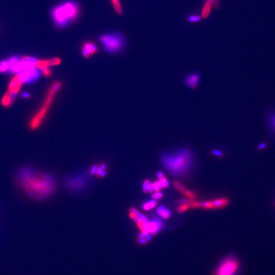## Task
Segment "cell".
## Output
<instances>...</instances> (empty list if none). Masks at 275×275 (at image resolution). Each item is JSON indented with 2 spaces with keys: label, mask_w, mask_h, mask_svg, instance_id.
<instances>
[{
  "label": "cell",
  "mask_w": 275,
  "mask_h": 275,
  "mask_svg": "<svg viewBox=\"0 0 275 275\" xmlns=\"http://www.w3.org/2000/svg\"><path fill=\"white\" fill-rule=\"evenodd\" d=\"M19 175L21 187L32 198L42 199L52 191V180L46 175L23 169Z\"/></svg>",
  "instance_id": "1"
},
{
  "label": "cell",
  "mask_w": 275,
  "mask_h": 275,
  "mask_svg": "<svg viewBox=\"0 0 275 275\" xmlns=\"http://www.w3.org/2000/svg\"><path fill=\"white\" fill-rule=\"evenodd\" d=\"M164 167L174 176L187 172L192 163V154L187 148H180L170 153H164L161 157Z\"/></svg>",
  "instance_id": "2"
},
{
  "label": "cell",
  "mask_w": 275,
  "mask_h": 275,
  "mask_svg": "<svg viewBox=\"0 0 275 275\" xmlns=\"http://www.w3.org/2000/svg\"><path fill=\"white\" fill-rule=\"evenodd\" d=\"M79 14V5L74 0L63 2L54 7L51 11L53 21L59 29L66 28L78 19Z\"/></svg>",
  "instance_id": "3"
},
{
  "label": "cell",
  "mask_w": 275,
  "mask_h": 275,
  "mask_svg": "<svg viewBox=\"0 0 275 275\" xmlns=\"http://www.w3.org/2000/svg\"><path fill=\"white\" fill-rule=\"evenodd\" d=\"M61 83L60 81H56L50 87L43 106L30 122V127L32 129H35L38 128L47 115V112L52 103V101L61 89Z\"/></svg>",
  "instance_id": "4"
},
{
  "label": "cell",
  "mask_w": 275,
  "mask_h": 275,
  "mask_svg": "<svg viewBox=\"0 0 275 275\" xmlns=\"http://www.w3.org/2000/svg\"><path fill=\"white\" fill-rule=\"evenodd\" d=\"M99 40L104 49L110 53L120 51L125 43L124 35L118 32L102 34L99 37Z\"/></svg>",
  "instance_id": "5"
},
{
  "label": "cell",
  "mask_w": 275,
  "mask_h": 275,
  "mask_svg": "<svg viewBox=\"0 0 275 275\" xmlns=\"http://www.w3.org/2000/svg\"><path fill=\"white\" fill-rule=\"evenodd\" d=\"M239 264L236 258L229 257L224 259L216 269L214 275H236Z\"/></svg>",
  "instance_id": "6"
},
{
  "label": "cell",
  "mask_w": 275,
  "mask_h": 275,
  "mask_svg": "<svg viewBox=\"0 0 275 275\" xmlns=\"http://www.w3.org/2000/svg\"><path fill=\"white\" fill-rule=\"evenodd\" d=\"M228 200L226 198H221L204 202H196L194 200H189L187 204L190 207H201L203 209H219L224 207L228 204Z\"/></svg>",
  "instance_id": "7"
},
{
  "label": "cell",
  "mask_w": 275,
  "mask_h": 275,
  "mask_svg": "<svg viewBox=\"0 0 275 275\" xmlns=\"http://www.w3.org/2000/svg\"><path fill=\"white\" fill-rule=\"evenodd\" d=\"M25 82H26V80L22 72L17 74L9 83L7 92L11 95H16L20 91L22 84Z\"/></svg>",
  "instance_id": "8"
},
{
  "label": "cell",
  "mask_w": 275,
  "mask_h": 275,
  "mask_svg": "<svg viewBox=\"0 0 275 275\" xmlns=\"http://www.w3.org/2000/svg\"><path fill=\"white\" fill-rule=\"evenodd\" d=\"M163 227V222L159 218H154L151 221H148L146 224L145 230L148 234L152 235L157 234Z\"/></svg>",
  "instance_id": "9"
},
{
  "label": "cell",
  "mask_w": 275,
  "mask_h": 275,
  "mask_svg": "<svg viewBox=\"0 0 275 275\" xmlns=\"http://www.w3.org/2000/svg\"><path fill=\"white\" fill-rule=\"evenodd\" d=\"M200 79V74L198 72H194L187 75L184 79L183 83L188 88L196 89L198 86Z\"/></svg>",
  "instance_id": "10"
},
{
  "label": "cell",
  "mask_w": 275,
  "mask_h": 275,
  "mask_svg": "<svg viewBox=\"0 0 275 275\" xmlns=\"http://www.w3.org/2000/svg\"><path fill=\"white\" fill-rule=\"evenodd\" d=\"M98 48L97 45L92 41H87L83 44L81 52L85 58H89L91 56L97 54Z\"/></svg>",
  "instance_id": "11"
},
{
  "label": "cell",
  "mask_w": 275,
  "mask_h": 275,
  "mask_svg": "<svg viewBox=\"0 0 275 275\" xmlns=\"http://www.w3.org/2000/svg\"><path fill=\"white\" fill-rule=\"evenodd\" d=\"M218 0H206L202 9L201 16L203 19H207L211 13L213 6L218 5Z\"/></svg>",
  "instance_id": "12"
},
{
  "label": "cell",
  "mask_w": 275,
  "mask_h": 275,
  "mask_svg": "<svg viewBox=\"0 0 275 275\" xmlns=\"http://www.w3.org/2000/svg\"><path fill=\"white\" fill-rule=\"evenodd\" d=\"M173 186L176 190L180 192V193H183L185 196L189 198L190 200H194L196 198L195 194L193 192L186 189V187L178 181H175L173 183Z\"/></svg>",
  "instance_id": "13"
},
{
  "label": "cell",
  "mask_w": 275,
  "mask_h": 275,
  "mask_svg": "<svg viewBox=\"0 0 275 275\" xmlns=\"http://www.w3.org/2000/svg\"><path fill=\"white\" fill-rule=\"evenodd\" d=\"M51 66L50 60H38L36 59L35 63V66L37 68H39L41 70L49 68Z\"/></svg>",
  "instance_id": "14"
},
{
  "label": "cell",
  "mask_w": 275,
  "mask_h": 275,
  "mask_svg": "<svg viewBox=\"0 0 275 275\" xmlns=\"http://www.w3.org/2000/svg\"><path fill=\"white\" fill-rule=\"evenodd\" d=\"M12 102H13L12 95L9 93L8 92L5 94L2 99V105L5 107H8L12 105Z\"/></svg>",
  "instance_id": "15"
},
{
  "label": "cell",
  "mask_w": 275,
  "mask_h": 275,
  "mask_svg": "<svg viewBox=\"0 0 275 275\" xmlns=\"http://www.w3.org/2000/svg\"><path fill=\"white\" fill-rule=\"evenodd\" d=\"M157 213L159 216L163 217L165 219H168L171 214L170 211L163 206H160L157 209Z\"/></svg>",
  "instance_id": "16"
},
{
  "label": "cell",
  "mask_w": 275,
  "mask_h": 275,
  "mask_svg": "<svg viewBox=\"0 0 275 275\" xmlns=\"http://www.w3.org/2000/svg\"><path fill=\"white\" fill-rule=\"evenodd\" d=\"M110 1L117 14L118 16H121L123 13V10H122V6L121 5L120 1V0H110Z\"/></svg>",
  "instance_id": "17"
},
{
  "label": "cell",
  "mask_w": 275,
  "mask_h": 275,
  "mask_svg": "<svg viewBox=\"0 0 275 275\" xmlns=\"http://www.w3.org/2000/svg\"><path fill=\"white\" fill-rule=\"evenodd\" d=\"M157 176L159 178V181L162 184V187L163 188H167L169 186V182L166 177H165L164 175L162 172H159L157 174Z\"/></svg>",
  "instance_id": "18"
},
{
  "label": "cell",
  "mask_w": 275,
  "mask_h": 275,
  "mask_svg": "<svg viewBox=\"0 0 275 275\" xmlns=\"http://www.w3.org/2000/svg\"><path fill=\"white\" fill-rule=\"evenodd\" d=\"M156 204H157L156 200L153 199L152 200H150L147 202L145 203L143 205V209L145 210H148L155 207L156 206Z\"/></svg>",
  "instance_id": "19"
},
{
  "label": "cell",
  "mask_w": 275,
  "mask_h": 275,
  "mask_svg": "<svg viewBox=\"0 0 275 275\" xmlns=\"http://www.w3.org/2000/svg\"><path fill=\"white\" fill-rule=\"evenodd\" d=\"M268 122L270 128L275 133V112L269 116Z\"/></svg>",
  "instance_id": "20"
},
{
  "label": "cell",
  "mask_w": 275,
  "mask_h": 275,
  "mask_svg": "<svg viewBox=\"0 0 275 275\" xmlns=\"http://www.w3.org/2000/svg\"><path fill=\"white\" fill-rule=\"evenodd\" d=\"M9 69V65L8 61H3L0 63V72L3 73L5 72Z\"/></svg>",
  "instance_id": "21"
},
{
  "label": "cell",
  "mask_w": 275,
  "mask_h": 275,
  "mask_svg": "<svg viewBox=\"0 0 275 275\" xmlns=\"http://www.w3.org/2000/svg\"><path fill=\"white\" fill-rule=\"evenodd\" d=\"M201 16L199 15H192L189 16L188 18V21L191 23H195L198 22L201 20Z\"/></svg>",
  "instance_id": "22"
},
{
  "label": "cell",
  "mask_w": 275,
  "mask_h": 275,
  "mask_svg": "<svg viewBox=\"0 0 275 275\" xmlns=\"http://www.w3.org/2000/svg\"><path fill=\"white\" fill-rule=\"evenodd\" d=\"M153 190H154V191L156 192H160L161 189L163 188L162 184H161L159 180H157L156 182H155L154 183H153Z\"/></svg>",
  "instance_id": "23"
},
{
  "label": "cell",
  "mask_w": 275,
  "mask_h": 275,
  "mask_svg": "<svg viewBox=\"0 0 275 275\" xmlns=\"http://www.w3.org/2000/svg\"><path fill=\"white\" fill-rule=\"evenodd\" d=\"M61 60L59 58H54L50 59V63L51 66L58 65L61 63Z\"/></svg>",
  "instance_id": "24"
},
{
  "label": "cell",
  "mask_w": 275,
  "mask_h": 275,
  "mask_svg": "<svg viewBox=\"0 0 275 275\" xmlns=\"http://www.w3.org/2000/svg\"><path fill=\"white\" fill-rule=\"evenodd\" d=\"M190 208V206L187 204H182L177 209V211L179 213H183L186 211Z\"/></svg>",
  "instance_id": "25"
},
{
  "label": "cell",
  "mask_w": 275,
  "mask_h": 275,
  "mask_svg": "<svg viewBox=\"0 0 275 275\" xmlns=\"http://www.w3.org/2000/svg\"><path fill=\"white\" fill-rule=\"evenodd\" d=\"M151 185V183L149 182V180H145L143 184V190L145 192H148V190H149V186Z\"/></svg>",
  "instance_id": "26"
},
{
  "label": "cell",
  "mask_w": 275,
  "mask_h": 275,
  "mask_svg": "<svg viewBox=\"0 0 275 275\" xmlns=\"http://www.w3.org/2000/svg\"><path fill=\"white\" fill-rule=\"evenodd\" d=\"M163 194L160 192H156L155 194H153L152 195V198L155 200H159L160 199L162 198L163 197Z\"/></svg>",
  "instance_id": "27"
},
{
  "label": "cell",
  "mask_w": 275,
  "mask_h": 275,
  "mask_svg": "<svg viewBox=\"0 0 275 275\" xmlns=\"http://www.w3.org/2000/svg\"><path fill=\"white\" fill-rule=\"evenodd\" d=\"M42 73H43L44 77H50L52 74L51 71V70L49 68H47L46 70H42Z\"/></svg>",
  "instance_id": "28"
},
{
  "label": "cell",
  "mask_w": 275,
  "mask_h": 275,
  "mask_svg": "<svg viewBox=\"0 0 275 275\" xmlns=\"http://www.w3.org/2000/svg\"><path fill=\"white\" fill-rule=\"evenodd\" d=\"M211 153H212L213 155L217 156H223V153L221 151L216 150V149L213 150L212 151H211Z\"/></svg>",
  "instance_id": "29"
},
{
  "label": "cell",
  "mask_w": 275,
  "mask_h": 275,
  "mask_svg": "<svg viewBox=\"0 0 275 275\" xmlns=\"http://www.w3.org/2000/svg\"><path fill=\"white\" fill-rule=\"evenodd\" d=\"M266 147H267V144L261 143L258 146V149H260V150H261V149H264V148Z\"/></svg>",
  "instance_id": "30"
},
{
  "label": "cell",
  "mask_w": 275,
  "mask_h": 275,
  "mask_svg": "<svg viewBox=\"0 0 275 275\" xmlns=\"http://www.w3.org/2000/svg\"><path fill=\"white\" fill-rule=\"evenodd\" d=\"M139 241L140 244H146V242H147V240H146V239H145L144 238H139Z\"/></svg>",
  "instance_id": "31"
},
{
  "label": "cell",
  "mask_w": 275,
  "mask_h": 275,
  "mask_svg": "<svg viewBox=\"0 0 275 275\" xmlns=\"http://www.w3.org/2000/svg\"><path fill=\"white\" fill-rule=\"evenodd\" d=\"M97 166H93L92 168V170H91V174H94L95 172H96V171H97Z\"/></svg>",
  "instance_id": "32"
},
{
  "label": "cell",
  "mask_w": 275,
  "mask_h": 275,
  "mask_svg": "<svg viewBox=\"0 0 275 275\" xmlns=\"http://www.w3.org/2000/svg\"><path fill=\"white\" fill-rule=\"evenodd\" d=\"M102 171V169H101V168H97V171H96V172H97V175H100L101 172V171Z\"/></svg>",
  "instance_id": "33"
},
{
  "label": "cell",
  "mask_w": 275,
  "mask_h": 275,
  "mask_svg": "<svg viewBox=\"0 0 275 275\" xmlns=\"http://www.w3.org/2000/svg\"><path fill=\"white\" fill-rule=\"evenodd\" d=\"M23 96L25 98H29L31 97V95L28 93H24L23 94Z\"/></svg>",
  "instance_id": "34"
},
{
  "label": "cell",
  "mask_w": 275,
  "mask_h": 275,
  "mask_svg": "<svg viewBox=\"0 0 275 275\" xmlns=\"http://www.w3.org/2000/svg\"><path fill=\"white\" fill-rule=\"evenodd\" d=\"M105 175H106V171L104 170H102V171L101 172V174H100V176L101 177H104L105 176Z\"/></svg>",
  "instance_id": "35"
},
{
  "label": "cell",
  "mask_w": 275,
  "mask_h": 275,
  "mask_svg": "<svg viewBox=\"0 0 275 275\" xmlns=\"http://www.w3.org/2000/svg\"><path fill=\"white\" fill-rule=\"evenodd\" d=\"M105 168H106V166L103 165L102 166H101V168L102 169V170H104V169H105Z\"/></svg>",
  "instance_id": "36"
}]
</instances>
